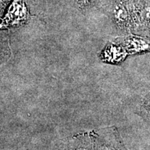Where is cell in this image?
I'll list each match as a JSON object with an SVG mask.
<instances>
[{
	"label": "cell",
	"instance_id": "4",
	"mask_svg": "<svg viewBox=\"0 0 150 150\" xmlns=\"http://www.w3.org/2000/svg\"><path fill=\"white\" fill-rule=\"evenodd\" d=\"M142 19L144 21L150 22V7H147L142 13Z\"/></svg>",
	"mask_w": 150,
	"mask_h": 150
},
{
	"label": "cell",
	"instance_id": "3",
	"mask_svg": "<svg viewBox=\"0 0 150 150\" xmlns=\"http://www.w3.org/2000/svg\"><path fill=\"white\" fill-rule=\"evenodd\" d=\"M126 18L127 15L126 13L125 12V10L120 8L119 11H116V18H117L119 21H125V20H126Z\"/></svg>",
	"mask_w": 150,
	"mask_h": 150
},
{
	"label": "cell",
	"instance_id": "1",
	"mask_svg": "<svg viewBox=\"0 0 150 150\" xmlns=\"http://www.w3.org/2000/svg\"><path fill=\"white\" fill-rule=\"evenodd\" d=\"M93 150H127L115 127L92 132Z\"/></svg>",
	"mask_w": 150,
	"mask_h": 150
},
{
	"label": "cell",
	"instance_id": "5",
	"mask_svg": "<svg viewBox=\"0 0 150 150\" xmlns=\"http://www.w3.org/2000/svg\"><path fill=\"white\" fill-rule=\"evenodd\" d=\"M78 1L82 4H86L89 3L91 0H78Z\"/></svg>",
	"mask_w": 150,
	"mask_h": 150
},
{
	"label": "cell",
	"instance_id": "2",
	"mask_svg": "<svg viewBox=\"0 0 150 150\" xmlns=\"http://www.w3.org/2000/svg\"><path fill=\"white\" fill-rule=\"evenodd\" d=\"M53 150H93L91 135L79 134L59 142Z\"/></svg>",
	"mask_w": 150,
	"mask_h": 150
}]
</instances>
